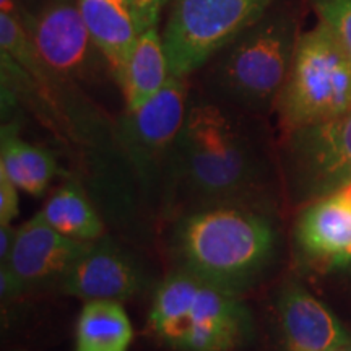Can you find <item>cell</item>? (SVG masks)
Listing matches in <instances>:
<instances>
[{"label": "cell", "mask_w": 351, "mask_h": 351, "mask_svg": "<svg viewBox=\"0 0 351 351\" xmlns=\"http://www.w3.org/2000/svg\"><path fill=\"white\" fill-rule=\"evenodd\" d=\"M288 351H335L351 345L340 320L300 283H288L276 301Z\"/></svg>", "instance_id": "obj_12"}, {"label": "cell", "mask_w": 351, "mask_h": 351, "mask_svg": "<svg viewBox=\"0 0 351 351\" xmlns=\"http://www.w3.org/2000/svg\"><path fill=\"white\" fill-rule=\"evenodd\" d=\"M320 23L327 26L351 57V0H311Z\"/></svg>", "instance_id": "obj_19"}, {"label": "cell", "mask_w": 351, "mask_h": 351, "mask_svg": "<svg viewBox=\"0 0 351 351\" xmlns=\"http://www.w3.org/2000/svg\"><path fill=\"white\" fill-rule=\"evenodd\" d=\"M93 43L119 80L138 38V28L127 0H77Z\"/></svg>", "instance_id": "obj_14"}, {"label": "cell", "mask_w": 351, "mask_h": 351, "mask_svg": "<svg viewBox=\"0 0 351 351\" xmlns=\"http://www.w3.org/2000/svg\"><path fill=\"white\" fill-rule=\"evenodd\" d=\"M171 78L163 36L158 26L145 29L132 46L119 77L124 91L125 109H135L153 98Z\"/></svg>", "instance_id": "obj_15"}, {"label": "cell", "mask_w": 351, "mask_h": 351, "mask_svg": "<svg viewBox=\"0 0 351 351\" xmlns=\"http://www.w3.org/2000/svg\"><path fill=\"white\" fill-rule=\"evenodd\" d=\"M16 2H19V5H20L21 2H23V3H28V2H34V0H16Z\"/></svg>", "instance_id": "obj_24"}, {"label": "cell", "mask_w": 351, "mask_h": 351, "mask_svg": "<svg viewBox=\"0 0 351 351\" xmlns=\"http://www.w3.org/2000/svg\"><path fill=\"white\" fill-rule=\"evenodd\" d=\"M335 351H346V348L345 350H335Z\"/></svg>", "instance_id": "obj_26"}, {"label": "cell", "mask_w": 351, "mask_h": 351, "mask_svg": "<svg viewBox=\"0 0 351 351\" xmlns=\"http://www.w3.org/2000/svg\"><path fill=\"white\" fill-rule=\"evenodd\" d=\"M335 194H337V195H340L341 199L348 202V204H351V182L346 184L345 187H341L339 192H335Z\"/></svg>", "instance_id": "obj_23"}, {"label": "cell", "mask_w": 351, "mask_h": 351, "mask_svg": "<svg viewBox=\"0 0 351 351\" xmlns=\"http://www.w3.org/2000/svg\"><path fill=\"white\" fill-rule=\"evenodd\" d=\"M296 238L307 256L351 265V204L337 194L311 202L298 221Z\"/></svg>", "instance_id": "obj_13"}, {"label": "cell", "mask_w": 351, "mask_h": 351, "mask_svg": "<svg viewBox=\"0 0 351 351\" xmlns=\"http://www.w3.org/2000/svg\"><path fill=\"white\" fill-rule=\"evenodd\" d=\"M275 0H173L163 44L171 75L186 78L256 25Z\"/></svg>", "instance_id": "obj_6"}, {"label": "cell", "mask_w": 351, "mask_h": 351, "mask_svg": "<svg viewBox=\"0 0 351 351\" xmlns=\"http://www.w3.org/2000/svg\"><path fill=\"white\" fill-rule=\"evenodd\" d=\"M23 25L39 59L52 72L67 78H85L103 56L93 43L77 0H54Z\"/></svg>", "instance_id": "obj_10"}, {"label": "cell", "mask_w": 351, "mask_h": 351, "mask_svg": "<svg viewBox=\"0 0 351 351\" xmlns=\"http://www.w3.org/2000/svg\"><path fill=\"white\" fill-rule=\"evenodd\" d=\"M39 215L62 234L77 241H96L104 234V225L80 187L65 184L57 189Z\"/></svg>", "instance_id": "obj_18"}, {"label": "cell", "mask_w": 351, "mask_h": 351, "mask_svg": "<svg viewBox=\"0 0 351 351\" xmlns=\"http://www.w3.org/2000/svg\"><path fill=\"white\" fill-rule=\"evenodd\" d=\"M187 106L186 82L171 75L153 98L122 114L116 129L117 142L143 181H150L158 169L166 168Z\"/></svg>", "instance_id": "obj_8"}, {"label": "cell", "mask_w": 351, "mask_h": 351, "mask_svg": "<svg viewBox=\"0 0 351 351\" xmlns=\"http://www.w3.org/2000/svg\"><path fill=\"white\" fill-rule=\"evenodd\" d=\"M275 108L287 134L337 119L351 109V57L320 21L300 34Z\"/></svg>", "instance_id": "obj_5"}, {"label": "cell", "mask_w": 351, "mask_h": 351, "mask_svg": "<svg viewBox=\"0 0 351 351\" xmlns=\"http://www.w3.org/2000/svg\"><path fill=\"white\" fill-rule=\"evenodd\" d=\"M276 230L269 210L212 205L179 215L173 232L176 269L241 293L270 265Z\"/></svg>", "instance_id": "obj_2"}, {"label": "cell", "mask_w": 351, "mask_h": 351, "mask_svg": "<svg viewBox=\"0 0 351 351\" xmlns=\"http://www.w3.org/2000/svg\"><path fill=\"white\" fill-rule=\"evenodd\" d=\"M346 351H351V345H350V346H346Z\"/></svg>", "instance_id": "obj_25"}, {"label": "cell", "mask_w": 351, "mask_h": 351, "mask_svg": "<svg viewBox=\"0 0 351 351\" xmlns=\"http://www.w3.org/2000/svg\"><path fill=\"white\" fill-rule=\"evenodd\" d=\"M150 328L174 351H239L254 319L241 293L176 269L153 295Z\"/></svg>", "instance_id": "obj_3"}, {"label": "cell", "mask_w": 351, "mask_h": 351, "mask_svg": "<svg viewBox=\"0 0 351 351\" xmlns=\"http://www.w3.org/2000/svg\"><path fill=\"white\" fill-rule=\"evenodd\" d=\"M134 328L117 301H88L77 320L75 351H127Z\"/></svg>", "instance_id": "obj_17"}, {"label": "cell", "mask_w": 351, "mask_h": 351, "mask_svg": "<svg viewBox=\"0 0 351 351\" xmlns=\"http://www.w3.org/2000/svg\"><path fill=\"white\" fill-rule=\"evenodd\" d=\"M90 244L91 241L72 239L54 230L38 213L16 230L10 256L2 262V298L12 300L28 289L59 285Z\"/></svg>", "instance_id": "obj_9"}, {"label": "cell", "mask_w": 351, "mask_h": 351, "mask_svg": "<svg viewBox=\"0 0 351 351\" xmlns=\"http://www.w3.org/2000/svg\"><path fill=\"white\" fill-rule=\"evenodd\" d=\"M57 161L46 148L25 142L15 125L2 127L0 135V173L20 191L39 197L47 191L57 174Z\"/></svg>", "instance_id": "obj_16"}, {"label": "cell", "mask_w": 351, "mask_h": 351, "mask_svg": "<svg viewBox=\"0 0 351 351\" xmlns=\"http://www.w3.org/2000/svg\"><path fill=\"white\" fill-rule=\"evenodd\" d=\"M287 173L293 192L319 200L351 182V109L324 124L289 132Z\"/></svg>", "instance_id": "obj_7"}, {"label": "cell", "mask_w": 351, "mask_h": 351, "mask_svg": "<svg viewBox=\"0 0 351 351\" xmlns=\"http://www.w3.org/2000/svg\"><path fill=\"white\" fill-rule=\"evenodd\" d=\"M16 230L12 225H0V261H5L10 256L15 244Z\"/></svg>", "instance_id": "obj_22"}, {"label": "cell", "mask_w": 351, "mask_h": 351, "mask_svg": "<svg viewBox=\"0 0 351 351\" xmlns=\"http://www.w3.org/2000/svg\"><path fill=\"white\" fill-rule=\"evenodd\" d=\"M147 275L132 254L106 238L91 241L57 288L82 301L124 302L145 288Z\"/></svg>", "instance_id": "obj_11"}, {"label": "cell", "mask_w": 351, "mask_h": 351, "mask_svg": "<svg viewBox=\"0 0 351 351\" xmlns=\"http://www.w3.org/2000/svg\"><path fill=\"white\" fill-rule=\"evenodd\" d=\"M298 39L293 13H267L215 56L217 62L210 70L215 95L251 114L275 108L295 59Z\"/></svg>", "instance_id": "obj_4"}, {"label": "cell", "mask_w": 351, "mask_h": 351, "mask_svg": "<svg viewBox=\"0 0 351 351\" xmlns=\"http://www.w3.org/2000/svg\"><path fill=\"white\" fill-rule=\"evenodd\" d=\"M166 2L168 0H127L140 33L153 28V26H158L161 10H163Z\"/></svg>", "instance_id": "obj_20"}, {"label": "cell", "mask_w": 351, "mask_h": 351, "mask_svg": "<svg viewBox=\"0 0 351 351\" xmlns=\"http://www.w3.org/2000/svg\"><path fill=\"white\" fill-rule=\"evenodd\" d=\"M20 189L0 173V225H12L20 213Z\"/></svg>", "instance_id": "obj_21"}, {"label": "cell", "mask_w": 351, "mask_h": 351, "mask_svg": "<svg viewBox=\"0 0 351 351\" xmlns=\"http://www.w3.org/2000/svg\"><path fill=\"white\" fill-rule=\"evenodd\" d=\"M165 171L171 200L182 213L212 205L262 210L269 205V166L256 138L230 109L212 99L189 101Z\"/></svg>", "instance_id": "obj_1"}]
</instances>
